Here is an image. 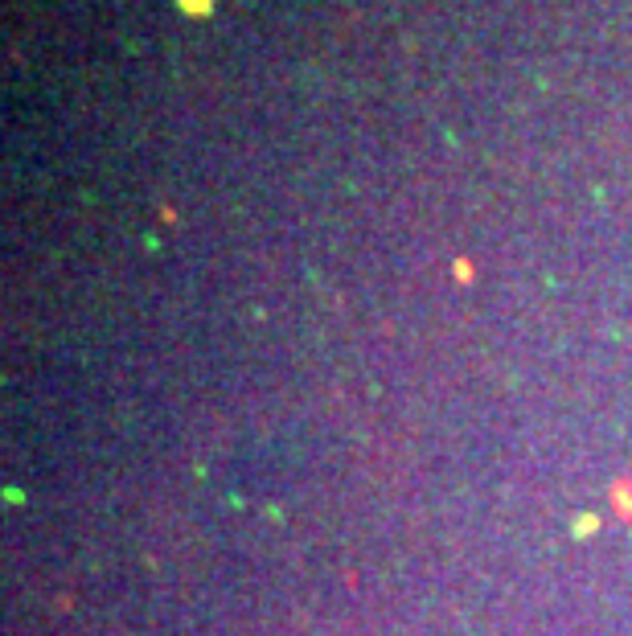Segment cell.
<instances>
[{"instance_id": "cell-1", "label": "cell", "mask_w": 632, "mask_h": 636, "mask_svg": "<svg viewBox=\"0 0 632 636\" xmlns=\"http://www.w3.org/2000/svg\"><path fill=\"white\" fill-rule=\"evenodd\" d=\"M181 8H185V13H210L214 0H181Z\"/></svg>"}]
</instances>
